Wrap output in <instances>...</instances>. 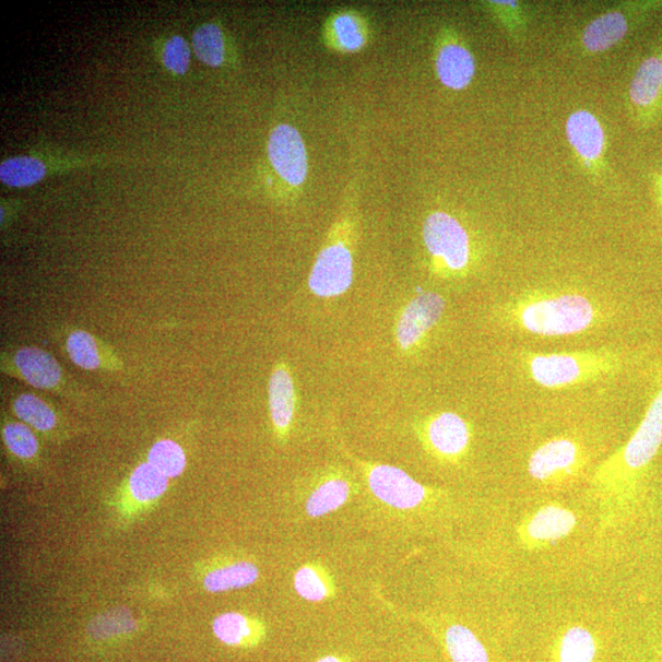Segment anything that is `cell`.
Returning <instances> with one entry per match:
<instances>
[{
    "label": "cell",
    "instance_id": "cell-1",
    "mask_svg": "<svg viewBox=\"0 0 662 662\" xmlns=\"http://www.w3.org/2000/svg\"><path fill=\"white\" fill-rule=\"evenodd\" d=\"M495 315L501 327L540 338L584 334L610 318L599 299L569 288L523 291L500 304Z\"/></svg>",
    "mask_w": 662,
    "mask_h": 662
},
{
    "label": "cell",
    "instance_id": "cell-2",
    "mask_svg": "<svg viewBox=\"0 0 662 662\" xmlns=\"http://www.w3.org/2000/svg\"><path fill=\"white\" fill-rule=\"evenodd\" d=\"M521 367L539 387L566 389L617 376L626 365L617 348L571 351V353H533L519 355Z\"/></svg>",
    "mask_w": 662,
    "mask_h": 662
},
{
    "label": "cell",
    "instance_id": "cell-3",
    "mask_svg": "<svg viewBox=\"0 0 662 662\" xmlns=\"http://www.w3.org/2000/svg\"><path fill=\"white\" fill-rule=\"evenodd\" d=\"M2 374L29 387L62 397L73 403L96 401L82 385L60 366L57 358L38 346L5 348L0 354Z\"/></svg>",
    "mask_w": 662,
    "mask_h": 662
},
{
    "label": "cell",
    "instance_id": "cell-4",
    "mask_svg": "<svg viewBox=\"0 0 662 662\" xmlns=\"http://www.w3.org/2000/svg\"><path fill=\"white\" fill-rule=\"evenodd\" d=\"M662 445V383L655 391L634 436L625 448L600 468V484L615 486L637 476L654 459Z\"/></svg>",
    "mask_w": 662,
    "mask_h": 662
},
{
    "label": "cell",
    "instance_id": "cell-5",
    "mask_svg": "<svg viewBox=\"0 0 662 662\" xmlns=\"http://www.w3.org/2000/svg\"><path fill=\"white\" fill-rule=\"evenodd\" d=\"M424 243L440 276L461 277L469 273L473 246L458 218L444 212L430 214L424 225Z\"/></svg>",
    "mask_w": 662,
    "mask_h": 662
},
{
    "label": "cell",
    "instance_id": "cell-6",
    "mask_svg": "<svg viewBox=\"0 0 662 662\" xmlns=\"http://www.w3.org/2000/svg\"><path fill=\"white\" fill-rule=\"evenodd\" d=\"M661 8L662 2H635L611 9L586 26L581 33V47L589 55L607 52Z\"/></svg>",
    "mask_w": 662,
    "mask_h": 662
},
{
    "label": "cell",
    "instance_id": "cell-7",
    "mask_svg": "<svg viewBox=\"0 0 662 662\" xmlns=\"http://www.w3.org/2000/svg\"><path fill=\"white\" fill-rule=\"evenodd\" d=\"M636 122L648 127L662 114V47L641 60L628 90Z\"/></svg>",
    "mask_w": 662,
    "mask_h": 662
},
{
    "label": "cell",
    "instance_id": "cell-8",
    "mask_svg": "<svg viewBox=\"0 0 662 662\" xmlns=\"http://www.w3.org/2000/svg\"><path fill=\"white\" fill-rule=\"evenodd\" d=\"M367 484L385 505L400 509H415L423 505L427 488L409 476L404 470L385 464H363Z\"/></svg>",
    "mask_w": 662,
    "mask_h": 662
},
{
    "label": "cell",
    "instance_id": "cell-9",
    "mask_svg": "<svg viewBox=\"0 0 662 662\" xmlns=\"http://www.w3.org/2000/svg\"><path fill=\"white\" fill-rule=\"evenodd\" d=\"M446 299L435 293H424L415 296L401 310L397 323V341L405 353L417 350L423 345L444 318Z\"/></svg>",
    "mask_w": 662,
    "mask_h": 662
},
{
    "label": "cell",
    "instance_id": "cell-10",
    "mask_svg": "<svg viewBox=\"0 0 662 662\" xmlns=\"http://www.w3.org/2000/svg\"><path fill=\"white\" fill-rule=\"evenodd\" d=\"M60 339L66 355L79 368L103 374H118L126 368L114 346L85 329H63Z\"/></svg>",
    "mask_w": 662,
    "mask_h": 662
},
{
    "label": "cell",
    "instance_id": "cell-11",
    "mask_svg": "<svg viewBox=\"0 0 662 662\" xmlns=\"http://www.w3.org/2000/svg\"><path fill=\"white\" fill-rule=\"evenodd\" d=\"M353 255L343 243H336L327 246L319 253L308 285L316 296L331 298L344 295L353 285Z\"/></svg>",
    "mask_w": 662,
    "mask_h": 662
},
{
    "label": "cell",
    "instance_id": "cell-12",
    "mask_svg": "<svg viewBox=\"0 0 662 662\" xmlns=\"http://www.w3.org/2000/svg\"><path fill=\"white\" fill-rule=\"evenodd\" d=\"M568 143L579 163L590 174L599 175L605 169L606 133L599 118L588 109H578L566 123Z\"/></svg>",
    "mask_w": 662,
    "mask_h": 662
},
{
    "label": "cell",
    "instance_id": "cell-13",
    "mask_svg": "<svg viewBox=\"0 0 662 662\" xmlns=\"http://www.w3.org/2000/svg\"><path fill=\"white\" fill-rule=\"evenodd\" d=\"M268 155L276 173L291 186L305 184L308 174L307 150L303 137L293 126L280 125L268 143Z\"/></svg>",
    "mask_w": 662,
    "mask_h": 662
},
{
    "label": "cell",
    "instance_id": "cell-14",
    "mask_svg": "<svg viewBox=\"0 0 662 662\" xmlns=\"http://www.w3.org/2000/svg\"><path fill=\"white\" fill-rule=\"evenodd\" d=\"M423 438L430 453L441 460L454 461L465 456L470 446L471 429L460 415L440 413L427 419Z\"/></svg>",
    "mask_w": 662,
    "mask_h": 662
},
{
    "label": "cell",
    "instance_id": "cell-15",
    "mask_svg": "<svg viewBox=\"0 0 662 662\" xmlns=\"http://www.w3.org/2000/svg\"><path fill=\"white\" fill-rule=\"evenodd\" d=\"M580 465V449L576 441L557 438L536 449L529 460V474L543 483L565 478Z\"/></svg>",
    "mask_w": 662,
    "mask_h": 662
},
{
    "label": "cell",
    "instance_id": "cell-16",
    "mask_svg": "<svg viewBox=\"0 0 662 662\" xmlns=\"http://www.w3.org/2000/svg\"><path fill=\"white\" fill-rule=\"evenodd\" d=\"M268 398L274 433L280 440H286L293 428L297 398L294 377L285 364H277L270 375Z\"/></svg>",
    "mask_w": 662,
    "mask_h": 662
},
{
    "label": "cell",
    "instance_id": "cell-17",
    "mask_svg": "<svg viewBox=\"0 0 662 662\" xmlns=\"http://www.w3.org/2000/svg\"><path fill=\"white\" fill-rule=\"evenodd\" d=\"M436 72L441 84L460 92L473 83L476 74L475 58L464 45L445 43L437 51Z\"/></svg>",
    "mask_w": 662,
    "mask_h": 662
},
{
    "label": "cell",
    "instance_id": "cell-18",
    "mask_svg": "<svg viewBox=\"0 0 662 662\" xmlns=\"http://www.w3.org/2000/svg\"><path fill=\"white\" fill-rule=\"evenodd\" d=\"M353 485L341 475H329L310 490L305 510L310 518H322L344 507L353 496Z\"/></svg>",
    "mask_w": 662,
    "mask_h": 662
},
{
    "label": "cell",
    "instance_id": "cell-19",
    "mask_svg": "<svg viewBox=\"0 0 662 662\" xmlns=\"http://www.w3.org/2000/svg\"><path fill=\"white\" fill-rule=\"evenodd\" d=\"M13 414L39 434H52L60 424L58 410L51 401L34 393H20L10 400Z\"/></svg>",
    "mask_w": 662,
    "mask_h": 662
},
{
    "label": "cell",
    "instance_id": "cell-20",
    "mask_svg": "<svg viewBox=\"0 0 662 662\" xmlns=\"http://www.w3.org/2000/svg\"><path fill=\"white\" fill-rule=\"evenodd\" d=\"M296 593L310 603H323L336 596L333 575L319 561H309L300 567L294 578Z\"/></svg>",
    "mask_w": 662,
    "mask_h": 662
},
{
    "label": "cell",
    "instance_id": "cell-21",
    "mask_svg": "<svg viewBox=\"0 0 662 662\" xmlns=\"http://www.w3.org/2000/svg\"><path fill=\"white\" fill-rule=\"evenodd\" d=\"M576 523V517L570 510L549 506L537 511L530 520L527 531L530 539L552 541L567 536Z\"/></svg>",
    "mask_w": 662,
    "mask_h": 662
},
{
    "label": "cell",
    "instance_id": "cell-22",
    "mask_svg": "<svg viewBox=\"0 0 662 662\" xmlns=\"http://www.w3.org/2000/svg\"><path fill=\"white\" fill-rule=\"evenodd\" d=\"M258 578L259 569L252 561L237 560L210 571L204 579V587L210 593H223L252 586Z\"/></svg>",
    "mask_w": 662,
    "mask_h": 662
},
{
    "label": "cell",
    "instance_id": "cell-23",
    "mask_svg": "<svg viewBox=\"0 0 662 662\" xmlns=\"http://www.w3.org/2000/svg\"><path fill=\"white\" fill-rule=\"evenodd\" d=\"M215 636L227 646H244L262 634V627L238 612L220 615L213 624Z\"/></svg>",
    "mask_w": 662,
    "mask_h": 662
},
{
    "label": "cell",
    "instance_id": "cell-24",
    "mask_svg": "<svg viewBox=\"0 0 662 662\" xmlns=\"http://www.w3.org/2000/svg\"><path fill=\"white\" fill-rule=\"evenodd\" d=\"M47 167L33 156H15L0 164V180L9 187L25 188L43 180Z\"/></svg>",
    "mask_w": 662,
    "mask_h": 662
},
{
    "label": "cell",
    "instance_id": "cell-25",
    "mask_svg": "<svg viewBox=\"0 0 662 662\" xmlns=\"http://www.w3.org/2000/svg\"><path fill=\"white\" fill-rule=\"evenodd\" d=\"M446 646L453 662H488L485 647L464 626L454 625L447 629Z\"/></svg>",
    "mask_w": 662,
    "mask_h": 662
},
{
    "label": "cell",
    "instance_id": "cell-26",
    "mask_svg": "<svg viewBox=\"0 0 662 662\" xmlns=\"http://www.w3.org/2000/svg\"><path fill=\"white\" fill-rule=\"evenodd\" d=\"M168 477L150 463L140 464L129 478L130 494L138 501H152L166 493Z\"/></svg>",
    "mask_w": 662,
    "mask_h": 662
},
{
    "label": "cell",
    "instance_id": "cell-27",
    "mask_svg": "<svg viewBox=\"0 0 662 662\" xmlns=\"http://www.w3.org/2000/svg\"><path fill=\"white\" fill-rule=\"evenodd\" d=\"M193 48L197 57L210 67H218L225 60L223 32L215 24H204L196 29Z\"/></svg>",
    "mask_w": 662,
    "mask_h": 662
},
{
    "label": "cell",
    "instance_id": "cell-28",
    "mask_svg": "<svg viewBox=\"0 0 662 662\" xmlns=\"http://www.w3.org/2000/svg\"><path fill=\"white\" fill-rule=\"evenodd\" d=\"M147 463L168 478H175L186 469V454L182 447L169 439L158 440L149 451Z\"/></svg>",
    "mask_w": 662,
    "mask_h": 662
},
{
    "label": "cell",
    "instance_id": "cell-29",
    "mask_svg": "<svg viewBox=\"0 0 662 662\" xmlns=\"http://www.w3.org/2000/svg\"><path fill=\"white\" fill-rule=\"evenodd\" d=\"M7 449L15 458L32 460L38 456V440L34 430L22 421H7L2 428Z\"/></svg>",
    "mask_w": 662,
    "mask_h": 662
},
{
    "label": "cell",
    "instance_id": "cell-30",
    "mask_svg": "<svg viewBox=\"0 0 662 662\" xmlns=\"http://www.w3.org/2000/svg\"><path fill=\"white\" fill-rule=\"evenodd\" d=\"M331 35L334 43L344 52H356L366 44L363 23L355 15L341 14L331 20Z\"/></svg>",
    "mask_w": 662,
    "mask_h": 662
},
{
    "label": "cell",
    "instance_id": "cell-31",
    "mask_svg": "<svg viewBox=\"0 0 662 662\" xmlns=\"http://www.w3.org/2000/svg\"><path fill=\"white\" fill-rule=\"evenodd\" d=\"M595 653L593 636L583 627L570 628L561 639L560 662H593Z\"/></svg>",
    "mask_w": 662,
    "mask_h": 662
},
{
    "label": "cell",
    "instance_id": "cell-32",
    "mask_svg": "<svg viewBox=\"0 0 662 662\" xmlns=\"http://www.w3.org/2000/svg\"><path fill=\"white\" fill-rule=\"evenodd\" d=\"M488 9L507 28L508 34L519 42L527 34L529 16L525 8L518 2H489Z\"/></svg>",
    "mask_w": 662,
    "mask_h": 662
},
{
    "label": "cell",
    "instance_id": "cell-33",
    "mask_svg": "<svg viewBox=\"0 0 662 662\" xmlns=\"http://www.w3.org/2000/svg\"><path fill=\"white\" fill-rule=\"evenodd\" d=\"M190 62V49L186 39L180 36L170 37L164 49V63L170 72L186 74Z\"/></svg>",
    "mask_w": 662,
    "mask_h": 662
},
{
    "label": "cell",
    "instance_id": "cell-34",
    "mask_svg": "<svg viewBox=\"0 0 662 662\" xmlns=\"http://www.w3.org/2000/svg\"><path fill=\"white\" fill-rule=\"evenodd\" d=\"M654 187H655V197H657L658 209H659L660 214L662 215V169H660L655 176Z\"/></svg>",
    "mask_w": 662,
    "mask_h": 662
},
{
    "label": "cell",
    "instance_id": "cell-35",
    "mask_svg": "<svg viewBox=\"0 0 662 662\" xmlns=\"http://www.w3.org/2000/svg\"><path fill=\"white\" fill-rule=\"evenodd\" d=\"M316 662H345V661L343 659L338 658V657L330 655V657H326V658L319 659Z\"/></svg>",
    "mask_w": 662,
    "mask_h": 662
}]
</instances>
